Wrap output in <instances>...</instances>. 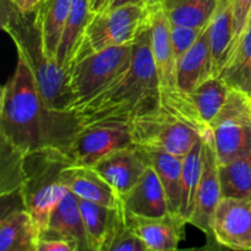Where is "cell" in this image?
Listing matches in <instances>:
<instances>
[{
	"label": "cell",
	"mask_w": 251,
	"mask_h": 251,
	"mask_svg": "<svg viewBox=\"0 0 251 251\" xmlns=\"http://www.w3.org/2000/svg\"><path fill=\"white\" fill-rule=\"evenodd\" d=\"M78 129L75 113L51 108L29 69L17 59L14 74L0 91L2 144L22 156L39 150H60L66 154Z\"/></svg>",
	"instance_id": "1"
},
{
	"label": "cell",
	"mask_w": 251,
	"mask_h": 251,
	"mask_svg": "<svg viewBox=\"0 0 251 251\" xmlns=\"http://www.w3.org/2000/svg\"><path fill=\"white\" fill-rule=\"evenodd\" d=\"M158 77L151 49V22L134 42L130 68L123 75L73 107L81 125L105 119H129L159 104Z\"/></svg>",
	"instance_id": "2"
},
{
	"label": "cell",
	"mask_w": 251,
	"mask_h": 251,
	"mask_svg": "<svg viewBox=\"0 0 251 251\" xmlns=\"http://www.w3.org/2000/svg\"><path fill=\"white\" fill-rule=\"evenodd\" d=\"M1 28L16 47L17 55L33 75L42 97L51 108L70 110L74 100L66 82V73L44 48L36 24V11H22L10 0H0Z\"/></svg>",
	"instance_id": "3"
},
{
	"label": "cell",
	"mask_w": 251,
	"mask_h": 251,
	"mask_svg": "<svg viewBox=\"0 0 251 251\" xmlns=\"http://www.w3.org/2000/svg\"><path fill=\"white\" fill-rule=\"evenodd\" d=\"M71 163L60 150H39L24 156L20 196L24 207L33 216L41 232L46 229L51 212L68 193L63 169Z\"/></svg>",
	"instance_id": "4"
},
{
	"label": "cell",
	"mask_w": 251,
	"mask_h": 251,
	"mask_svg": "<svg viewBox=\"0 0 251 251\" xmlns=\"http://www.w3.org/2000/svg\"><path fill=\"white\" fill-rule=\"evenodd\" d=\"M131 131L136 146L163 150L179 157L185 156L200 137L212 136L180 109L162 103L132 118Z\"/></svg>",
	"instance_id": "5"
},
{
	"label": "cell",
	"mask_w": 251,
	"mask_h": 251,
	"mask_svg": "<svg viewBox=\"0 0 251 251\" xmlns=\"http://www.w3.org/2000/svg\"><path fill=\"white\" fill-rule=\"evenodd\" d=\"M153 6L124 4L95 12L86 27L73 61L110 47L134 43L139 34L149 27Z\"/></svg>",
	"instance_id": "6"
},
{
	"label": "cell",
	"mask_w": 251,
	"mask_h": 251,
	"mask_svg": "<svg viewBox=\"0 0 251 251\" xmlns=\"http://www.w3.org/2000/svg\"><path fill=\"white\" fill-rule=\"evenodd\" d=\"M134 43L110 47L74 60L66 69V82L73 96L70 110L92 97L130 68Z\"/></svg>",
	"instance_id": "7"
},
{
	"label": "cell",
	"mask_w": 251,
	"mask_h": 251,
	"mask_svg": "<svg viewBox=\"0 0 251 251\" xmlns=\"http://www.w3.org/2000/svg\"><path fill=\"white\" fill-rule=\"evenodd\" d=\"M218 164L251 152V97L232 90L227 102L210 125Z\"/></svg>",
	"instance_id": "8"
},
{
	"label": "cell",
	"mask_w": 251,
	"mask_h": 251,
	"mask_svg": "<svg viewBox=\"0 0 251 251\" xmlns=\"http://www.w3.org/2000/svg\"><path fill=\"white\" fill-rule=\"evenodd\" d=\"M134 145L131 120H98L81 125L66 151V157L73 164L95 167L112 152Z\"/></svg>",
	"instance_id": "9"
},
{
	"label": "cell",
	"mask_w": 251,
	"mask_h": 251,
	"mask_svg": "<svg viewBox=\"0 0 251 251\" xmlns=\"http://www.w3.org/2000/svg\"><path fill=\"white\" fill-rule=\"evenodd\" d=\"M216 244L232 250H251V199L221 198L212 217Z\"/></svg>",
	"instance_id": "10"
},
{
	"label": "cell",
	"mask_w": 251,
	"mask_h": 251,
	"mask_svg": "<svg viewBox=\"0 0 251 251\" xmlns=\"http://www.w3.org/2000/svg\"><path fill=\"white\" fill-rule=\"evenodd\" d=\"M126 222L144 242L147 250H176L185 235L188 221L179 213L168 212L159 217H144L126 211Z\"/></svg>",
	"instance_id": "11"
},
{
	"label": "cell",
	"mask_w": 251,
	"mask_h": 251,
	"mask_svg": "<svg viewBox=\"0 0 251 251\" xmlns=\"http://www.w3.org/2000/svg\"><path fill=\"white\" fill-rule=\"evenodd\" d=\"M150 164L136 145L112 152L92 167L122 199L141 180Z\"/></svg>",
	"instance_id": "12"
},
{
	"label": "cell",
	"mask_w": 251,
	"mask_h": 251,
	"mask_svg": "<svg viewBox=\"0 0 251 251\" xmlns=\"http://www.w3.org/2000/svg\"><path fill=\"white\" fill-rule=\"evenodd\" d=\"M221 184L218 176V161L212 144V136L205 139L203 167L196 194L195 207L189 225L199 228L207 237L212 235V217L220 202Z\"/></svg>",
	"instance_id": "13"
},
{
	"label": "cell",
	"mask_w": 251,
	"mask_h": 251,
	"mask_svg": "<svg viewBox=\"0 0 251 251\" xmlns=\"http://www.w3.org/2000/svg\"><path fill=\"white\" fill-rule=\"evenodd\" d=\"M151 49L161 96L179 90L176 60L171 39V24L161 4L154 5L152 10Z\"/></svg>",
	"instance_id": "14"
},
{
	"label": "cell",
	"mask_w": 251,
	"mask_h": 251,
	"mask_svg": "<svg viewBox=\"0 0 251 251\" xmlns=\"http://www.w3.org/2000/svg\"><path fill=\"white\" fill-rule=\"evenodd\" d=\"M64 185L77 198L112 208L124 207L122 196L92 167L69 163L64 167Z\"/></svg>",
	"instance_id": "15"
},
{
	"label": "cell",
	"mask_w": 251,
	"mask_h": 251,
	"mask_svg": "<svg viewBox=\"0 0 251 251\" xmlns=\"http://www.w3.org/2000/svg\"><path fill=\"white\" fill-rule=\"evenodd\" d=\"M211 76H215V68L206 26L200 38L176 63V81L180 90L190 93Z\"/></svg>",
	"instance_id": "16"
},
{
	"label": "cell",
	"mask_w": 251,
	"mask_h": 251,
	"mask_svg": "<svg viewBox=\"0 0 251 251\" xmlns=\"http://www.w3.org/2000/svg\"><path fill=\"white\" fill-rule=\"evenodd\" d=\"M123 203L127 212L144 217H159L169 212L166 191L151 166L141 180L123 198Z\"/></svg>",
	"instance_id": "17"
},
{
	"label": "cell",
	"mask_w": 251,
	"mask_h": 251,
	"mask_svg": "<svg viewBox=\"0 0 251 251\" xmlns=\"http://www.w3.org/2000/svg\"><path fill=\"white\" fill-rule=\"evenodd\" d=\"M39 229L33 216L25 207L2 213L0 220V250L37 251Z\"/></svg>",
	"instance_id": "18"
},
{
	"label": "cell",
	"mask_w": 251,
	"mask_h": 251,
	"mask_svg": "<svg viewBox=\"0 0 251 251\" xmlns=\"http://www.w3.org/2000/svg\"><path fill=\"white\" fill-rule=\"evenodd\" d=\"M212 49L215 75H218L227 61L235 38L233 0H218L207 25Z\"/></svg>",
	"instance_id": "19"
},
{
	"label": "cell",
	"mask_w": 251,
	"mask_h": 251,
	"mask_svg": "<svg viewBox=\"0 0 251 251\" xmlns=\"http://www.w3.org/2000/svg\"><path fill=\"white\" fill-rule=\"evenodd\" d=\"M139 147L147 163L154 169L163 185L168 200L169 212L180 215L183 157L174 156L169 152L153 147Z\"/></svg>",
	"instance_id": "20"
},
{
	"label": "cell",
	"mask_w": 251,
	"mask_h": 251,
	"mask_svg": "<svg viewBox=\"0 0 251 251\" xmlns=\"http://www.w3.org/2000/svg\"><path fill=\"white\" fill-rule=\"evenodd\" d=\"M88 250L104 251L113 229L125 208H112L78 198Z\"/></svg>",
	"instance_id": "21"
},
{
	"label": "cell",
	"mask_w": 251,
	"mask_h": 251,
	"mask_svg": "<svg viewBox=\"0 0 251 251\" xmlns=\"http://www.w3.org/2000/svg\"><path fill=\"white\" fill-rule=\"evenodd\" d=\"M43 230L71 240L77 245L78 250H88L80 202L73 191L69 190L61 199L59 205L51 212L48 226Z\"/></svg>",
	"instance_id": "22"
},
{
	"label": "cell",
	"mask_w": 251,
	"mask_h": 251,
	"mask_svg": "<svg viewBox=\"0 0 251 251\" xmlns=\"http://www.w3.org/2000/svg\"><path fill=\"white\" fill-rule=\"evenodd\" d=\"M73 0H42L37 6L36 24L41 31L44 48L56 60V51L68 20Z\"/></svg>",
	"instance_id": "23"
},
{
	"label": "cell",
	"mask_w": 251,
	"mask_h": 251,
	"mask_svg": "<svg viewBox=\"0 0 251 251\" xmlns=\"http://www.w3.org/2000/svg\"><path fill=\"white\" fill-rule=\"evenodd\" d=\"M95 12L91 7V0H73L71 9L61 34L56 51V61L65 70L75 56L88 22Z\"/></svg>",
	"instance_id": "24"
},
{
	"label": "cell",
	"mask_w": 251,
	"mask_h": 251,
	"mask_svg": "<svg viewBox=\"0 0 251 251\" xmlns=\"http://www.w3.org/2000/svg\"><path fill=\"white\" fill-rule=\"evenodd\" d=\"M232 90L239 91L251 97V27L247 28L237 42L218 73Z\"/></svg>",
	"instance_id": "25"
},
{
	"label": "cell",
	"mask_w": 251,
	"mask_h": 251,
	"mask_svg": "<svg viewBox=\"0 0 251 251\" xmlns=\"http://www.w3.org/2000/svg\"><path fill=\"white\" fill-rule=\"evenodd\" d=\"M203 151H205V139L200 137L194 144L190 151L183 157L180 215L188 221V223L194 212L196 194L202 174Z\"/></svg>",
	"instance_id": "26"
},
{
	"label": "cell",
	"mask_w": 251,
	"mask_h": 251,
	"mask_svg": "<svg viewBox=\"0 0 251 251\" xmlns=\"http://www.w3.org/2000/svg\"><path fill=\"white\" fill-rule=\"evenodd\" d=\"M232 88L217 75L211 76L198 86L190 95L201 119L210 126L227 102Z\"/></svg>",
	"instance_id": "27"
},
{
	"label": "cell",
	"mask_w": 251,
	"mask_h": 251,
	"mask_svg": "<svg viewBox=\"0 0 251 251\" xmlns=\"http://www.w3.org/2000/svg\"><path fill=\"white\" fill-rule=\"evenodd\" d=\"M218 0H162L161 5L173 25L205 27Z\"/></svg>",
	"instance_id": "28"
},
{
	"label": "cell",
	"mask_w": 251,
	"mask_h": 251,
	"mask_svg": "<svg viewBox=\"0 0 251 251\" xmlns=\"http://www.w3.org/2000/svg\"><path fill=\"white\" fill-rule=\"evenodd\" d=\"M222 198L251 199V152L226 164H218Z\"/></svg>",
	"instance_id": "29"
},
{
	"label": "cell",
	"mask_w": 251,
	"mask_h": 251,
	"mask_svg": "<svg viewBox=\"0 0 251 251\" xmlns=\"http://www.w3.org/2000/svg\"><path fill=\"white\" fill-rule=\"evenodd\" d=\"M147 251L146 245L141 239L132 232L126 222V210L124 211L117 226L110 234L109 240L105 245L104 251Z\"/></svg>",
	"instance_id": "30"
},
{
	"label": "cell",
	"mask_w": 251,
	"mask_h": 251,
	"mask_svg": "<svg viewBox=\"0 0 251 251\" xmlns=\"http://www.w3.org/2000/svg\"><path fill=\"white\" fill-rule=\"evenodd\" d=\"M171 24V22H169ZM207 26V25H206ZM205 27H191L183 26V25H173L171 24V39L172 47H173L174 56H176V63L179 59L196 43L202 32L205 31Z\"/></svg>",
	"instance_id": "31"
},
{
	"label": "cell",
	"mask_w": 251,
	"mask_h": 251,
	"mask_svg": "<svg viewBox=\"0 0 251 251\" xmlns=\"http://www.w3.org/2000/svg\"><path fill=\"white\" fill-rule=\"evenodd\" d=\"M78 248L71 240L56 235L48 230H42L39 234L37 251H77Z\"/></svg>",
	"instance_id": "32"
},
{
	"label": "cell",
	"mask_w": 251,
	"mask_h": 251,
	"mask_svg": "<svg viewBox=\"0 0 251 251\" xmlns=\"http://www.w3.org/2000/svg\"><path fill=\"white\" fill-rule=\"evenodd\" d=\"M250 10H251V0H233V11H234V25H235L234 46L237 44V42L239 41L242 34L244 33L245 28H247Z\"/></svg>",
	"instance_id": "33"
},
{
	"label": "cell",
	"mask_w": 251,
	"mask_h": 251,
	"mask_svg": "<svg viewBox=\"0 0 251 251\" xmlns=\"http://www.w3.org/2000/svg\"><path fill=\"white\" fill-rule=\"evenodd\" d=\"M162 0H112L110 7H117L120 5L124 4H142V5H149V6H153V5L161 4Z\"/></svg>",
	"instance_id": "34"
},
{
	"label": "cell",
	"mask_w": 251,
	"mask_h": 251,
	"mask_svg": "<svg viewBox=\"0 0 251 251\" xmlns=\"http://www.w3.org/2000/svg\"><path fill=\"white\" fill-rule=\"evenodd\" d=\"M112 0H91V7L93 12H100L109 9Z\"/></svg>",
	"instance_id": "35"
},
{
	"label": "cell",
	"mask_w": 251,
	"mask_h": 251,
	"mask_svg": "<svg viewBox=\"0 0 251 251\" xmlns=\"http://www.w3.org/2000/svg\"><path fill=\"white\" fill-rule=\"evenodd\" d=\"M10 1L14 2L20 10H22V11H33L31 0H10Z\"/></svg>",
	"instance_id": "36"
},
{
	"label": "cell",
	"mask_w": 251,
	"mask_h": 251,
	"mask_svg": "<svg viewBox=\"0 0 251 251\" xmlns=\"http://www.w3.org/2000/svg\"><path fill=\"white\" fill-rule=\"evenodd\" d=\"M41 1H42V0H31V2H32V9L36 10L37 6H38V5L41 4Z\"/></svg>",
	"instance_id": "37"
},
{
	"label": "cell",
	"mask_w": 251,
	"mask_h": 251,
	"mask_svg": "<svg viewBox=\"0 0 251 251\" xmlns=\"http://www.w3.org/2000/svg\"><path fill=\"white\" fill-rule=\"evenodd\" d=\"M251 27V10H250V14H249V19H248V24H247V28ZM245 28V29H247Z\"/></svg>",
	"instance_id": "38"
}]
</instances>
